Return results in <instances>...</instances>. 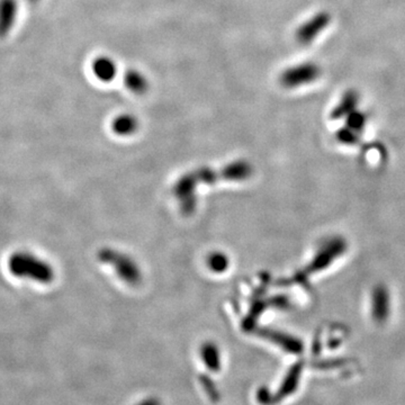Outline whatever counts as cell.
<instances>
[{"label":"cell","mask_w":405,"mask_h":405,"mask_svg":"<svg viewBox=\"0 0 405 405\" xmlns=\"http://www.w3.org/2000/svg\"><path fill=\"white\" fill-rule=\"evenodd\" d=\"M8 266L10 272L16 277L31 278L33 281L43 284L52 281V268L45 261L29 253H15L10 257Z\"/></svg>","instance_id":"obj_1"},{"label":"cell","mask_w":405,"mask_h":405,"mask_svg":"<svg viewBox=\"0 0 405 405\" xmlns=\"http://www.w3.org/2000/svg\"><path fill=\"white\" fill-rule=\"evenodd\" d=\"M18 0H0V38L10 34L17 22Z\"/></svg>","instance_id":"obj_2"},{"label":"cell","mask_w":405,"mask_h":405,"mask_svg":"<svg viewBox=\"0 0 405 405\" xmlns=\"http://www.w3.org/2000/svg\"><path fill=\"white\" fill-rule=\"evenodd\" d=\"M93 71L99 80H110L115 75V64L108 58L96 59L94 61Z\"/></svg>","instance_id":"obj_3"},{"label":"cell","mask_w":405,"mask_h":405,"mask_svg":"<svg viewBox=\"0 0 405 405\" xmlns=\"http://www.w3.org/2000/svg\"><path fill=\"white\" fill-rule=\"evenodd\" d=\"M202 362L206 364V367L209 368V371H214V373L220 371V353H219V351H217V348L215 346L209 344H205L202 348Z\"/></svg>","instance_id":"obj_4"},{"label":"cell","mask_w":405,"mask_h":405,"mask_svg":"<svg viewBox=\"0 0 405 405\" xmlns=\"http://www.w3.org/2000/svg\"><path fill=\"white\" fill-rule=\"evenodd\" d=\"M200 382L202 390L212 402H219L221 399V393L215 383L212 381L211 377L207 376V375H200Z\"/></svg>","instance_id":"obj_5"},{"label":"cell","mask_w":405,"mask_h":405,"mask_svg":"<svg viewBox=\"0 0 405 405\" xmlns=\"http://www.w3.org/2000/svg\"><path fill=\"white\" fill-rule=\"evenodd\" d=\"M256 397H257L258 403L261 405H274L277 403L275 395H272L267 388H259Z\"/></svg>","instance_id":"obj_6"},{"label":"cell","mask_w":405,"mask_h":405,"mask_svg":"<svg viewBox=\"0 0 405 405\" xmlns=\"http://www.w3.org/2000/svg\"><path fill=\"white\" fill-rule=\"evenodd\" d=\"M136 405H161V403L156 397H149V399H143V401H141V402L138 403Z\"/></svg>","instance_id":"obj_7"},{"label":"cell","mask_w":405,"mask_h":405,"mask_svg":"<svg viewBox=\"0 0 405 405\" xmlns=\"http://www.w3.org/2000/svg\"><path fill=\"white\" fill-rule=\"evenodd\" d=\"M29 1H31V3H38L40 0H29Z\"/></svg>","instance_id":"obj_8"}]
</instances>
